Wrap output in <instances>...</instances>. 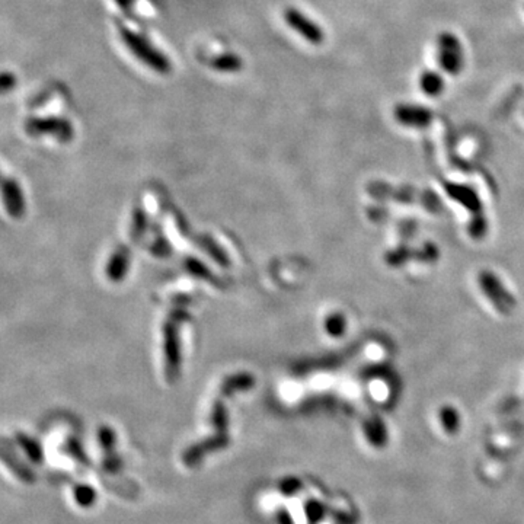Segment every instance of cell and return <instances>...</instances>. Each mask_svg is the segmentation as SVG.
<instances>
[{"label": "cell", "mask_w": 524, "mask_h": 524, "mask_svg": "<svg viewBox=\"0 0 524 524\" xmlns=\"http://www.w3.org/2000/svg\"><path fill=\"white\" fill-rule=\"evenodd\" d=\"M437 63L451 76L459 75L465 66V53L461 40L453 32H442L437 38Z\"/></svg>", "instance_id": "1"}, {"label": "cell", "mask_w": 524, "mask_h": 524, "mask_svg": "<svg viewBox=\"0 0 524 524\" xmlns=\"http://www.w3.org/2000/svg\"><path fill=\"white\" fill-rule=\"evenodd\" d=\"M121 38L130 52L146 66L151 67V69L159 73H169V70H171L169 60L163 54H160L154 45H150L143 37L137 36V33H134L130 29H121Z\"/></svg>", "instance_id": "2"}, {"label": "cell", "mask_w": 524, "mask_h": 524, "mask_svg": "<svg viewBox=\"0 0 524 524\" xmlns=\"http://www.w3.org/2000/svg\"><path fill=\"white\" fill-rule=\"evenodd\" d=\"M25 131L32 137H40L47 134V136H54L61 140L70 139L73 133L72 124L69 121L63 120V118H56V117L28 118L25 123Z\"/></svg>", "instance_id": "3"}, {"label": "cell", "mask_w": 524, "mask_h": 524, "mask_svg": "<svg viewBox=\"0 0 524 524\" xmlns=\"http://www.w3.org/2000/svg\"><path fill=\"white\" fill-rule=\"evenodd\" d=\"M285 22L289 24L296 32H299L300 36L308 40L312 44H320L324 41V31L320 29L313 21H310L308 16H304L300 13L297 9L289 8L284 13Z\"/></svg>", "instance_id": "4"}, {"label": "cell", "mask_w": 524, "mask_h": 524, "mask_svg": "<svg viewBox=\"0 0 524 524\" xmlns=\"http://www.w3.org/2000/svg\"><path fill=\"white\" fill-rule=\"evenodd\" d=\"M0 194H2V201L9 216L20 218L25 213V197L21 190V185L18 181L12 178H5V181L0 184Z\"/></svg>", "instance_id": "5"}, {"label": "cell", "mask_w": 524, "mask_h": 524, "mask_svg": "<svg viewBox=\"0 0 524 524\" xmlns=\"http://www.w3.org/2000/svg\"><path fill=\"white\" fill-rule=\"evenodd\" d=\"M394 114L396 121L407 127L422 128L427 127L433 121V112L426 107L415 104H399L395 108Z\"/></svg>", "instance_id": "6"}, {"label": "cell", "mask_w": 524, "mask_h": 524, "mask_svg": "<svg viewBox=\"0 0 524 524\" xmlns=\"http://www.w3.org/2000/svg\"><path fill=\"white\" fill-rule=\"evenodd\" d=\"M418 84H419V89L424 92L427 96H431V98L440 96L444 92V88H446L444 77L440 73H437L434 70L422 72L421 76H419Z\"/></svg>", "instance_id": "7"}, {"label": "cell", "mask_w": 524, "mask_h": 524, "mask_svg": "<svg viewBox=\"0 0 524 524\" xmlns=\"http://www.w3.org/2000/svg\"><path fill=\"white\" fill-rule=\"evenodd\" d=\"M213 67L217 70H223V72H233L238 70L241 67V60L234 56H223L218 57L213 61Z\"/></svg>", "instance_id": "8"}, {"label": "cell", "mask_w": 524, "mask_h": 524, "mask_svg": "<svg viewBox=\"0 0 524 524\" xmlns=\"http://www.w3.org/2000/svg\"><path fill=\"white\" fill-rule=\"evenodd\" d=\"M18 84V77L12 72H0V95H6Z\"/></svg>", "instance_id": "9"}, {"label": "cell", "mask_w": 524, "mask_h": 524, "mask_svg": "<svg viewBox=\"0 0 524 524\" xmlns=\"http://www.w3.org/2000/svg\"><path fill=\"white\" fill-rule=\"evenodd\" d=\"M5 181V177H3V174L2 172H0V184H2Z\"/></svg>", "instance_id": "10"}]
</instances>
